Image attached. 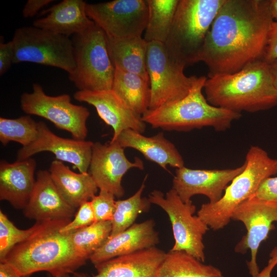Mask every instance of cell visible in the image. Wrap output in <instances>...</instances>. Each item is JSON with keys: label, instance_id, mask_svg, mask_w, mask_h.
Segmentation results:
<instances>
[{"label": "cell", "instance_id": "obj_1", "mask_svg": "<svg viewBox=\"0 0 277 277\" xmlns=\"http://www.w3.org/2000/svg\"><path fill=\"white\" fill-rule=\"evenodd\" d=\"M273 21L269 0H225L200 57L208 68V77L233 73L263 60Z\"/></svg>", "mask_w": 277, "mask_h": 277}, {"label": "cell", "instance_id": "obj_2", "mask_svg": "<svg viewBox=\"0 0 277 277\" xmlns=\"http://www.w3.org/2000/svg\"><path fill=\"white\" fill-rule=\"evenodd\" d=\"M204 89L211 105L240 113L256 112L277 105V89L270 64L263 60L233 73L209 77Z\"/></svg>", "mask_w": 277, "mask_h": 277}, {"label": "cell", "instance_id": "obj_3", "mask_svg": "<svg viewBox=\"0 0 277 277\" xmlns=\"http://www.w3.org/2000/svg\"><path fill=\"white\" fill-rule=\"evenodd\" d=\"M70 221L45 222L30 238L16 245L4 261L26 277L40 271L48 272L52 277L73 274L87 260L73 249L70 233L60 231Z\"/></svg>", "mask_w": 277, "mask_h": 277}, {"label": "cell", "instance_id": "obj_4", "mask_svg": "<svg viewBox=\"0 0 277 277\" xmlns=\"http://www.w3.org/2000/svg\"><path fill=\"white\" fill-rule=\"evenodd\" d=\"M207 78L205 76L198 77L187 96L148 109L142 115V120L152 128L165 130L188 131L205 127L219 131L229 129L232 122L242 115L208 103L202 92Z\"/></svg>", "mask_w": 277, "mask_h": 277}, {"label": "cell", "instance_id": "obj_5", "mask_svg": "<svg viewBox=\"0 0 277 277\" xmlns=\"http://www.w3.org/2000/svg\"><path fill=\"white\" fill-rule=\"evenodd\" d=\"M225 0H180L166 48L185 68L200 62L207 34Z\"/></svg>", "mask_w": 277, "mask_h": 277}, {"label": "cell", "instance_id": "obj_6", "mask_svg": "<svg viewBox=\"0 0 277 277\" xmlns=\"http://www.w3.org/2000/svg\"><path fill=\"white\" fill-rule=\"evenodd\" d=\"M244 169L228 185L217 202L201 205L197 215L214 231L223 229L236 208L252 196L266 179L277 174V159L261 147L252 146L247 152Z\"/></svg>", "mask_w": 277, "mask_h": 277}, {"label": "cell", "instance_id": "obj_7", "mask_svg": "<svg viewBox=\"0 0 277 277\" xmlns=\"http://www.w3.org/2000/svg\"><path fill=\"white\" fill-rule=\"evenodd\" d=\"M75 68L69 80L80 91L109 90L115 67L109 55L105 33L95 23L72 39Z\"/></svg>", "mask_w": 277, "mask_h": 277}, {"label": "cell", "instance_id": "obj_8", "mask_svg": "<svg viewBox=\"0 0 277 277\" xmlns=\"http://www.w3.org/2000/svg\"><path fill=\"white\" fill-rule=\"evenodd\" d=\"M13 64L30 62L62 69L71 74L75 68L72 39L34 26L17 29L11 40Z\"/></svg>", "mask_w": 277, "mask_h": 277}, {"label": "cell", "instance_id": "obj_9", "mask_svg": "<svg viewBox=\"0 0 277 277\" xmlns=\"http://www.w3.org/2000/svg\"><path fill=\"white\" fill-rule=\"evenodd\" d=\"M146 68L150 88L149 109L183 98L198 77L186 75L185 67L174 62L165 44L159 42L147 43Z\"/></svg>", "mask_w": 277, "mask_h": 277}, {"label": "cell", "instance_id": "obj_10", "mask_svg": "<svg viewBox=\"0 0 277 277\" xmlns=\"http://www.w3.org/2000/svg\"><path fill=\"white\" fill-rule=\"evenodd\" d=\"M151 204L160 207L168 214L174 244L170 251H184L202 262L205 261L203 236L209 228L197 215L192 201L184 203L172 188L164 194L154 190L148 195Z\"/></svg>", "mask_w": 277, "mask_h": 277}, {"label": "cell", "instance_id": "obj_11", "mask_svg": "<svg viewBox=\"0 0 277 277\" xmlns=\"http://www.w3.org/2000/svg\"><path fill=\"white\" fill-rule=\"evenodd\" d=\"M32 92L21 96V107L26 113L43 117L59 129L69 132L72 138L85 140L87 135L88 109L71 103L69 94L50 96L38 83L32 85Z\"/></svg>", "mask_w": 277, "mask_h": 277}, {"label": "cell", "instance_id": "obj_12", "mask_svg": "<svg viewBox=\"0 0 277 277\" xmlns=\"http://www.w3.org/2000/svg\"><path fill=\"white\" fill-rule=\"evenodd\" d=\"M87 16L109 37L142 36L148 17L144 0H114L86 4Z\"/></svg>", "mask_w": 277, "mask_h": 277}, {"label": "cell", "instance_id": "obj_13", "mask_svg": "<svg viewBox=\"0 0 277 277\" xmlns=\"http://www.w3.org/2000/svg\"><path fill=\"white\" fill-rule=\"evenodd\" d=\"M231 220L241 222L247 230L234 251L243 254L250 251V259L247 264L250 274L255 277L260 272L256 261L259 248L274 228L273 223L277 222V202L251 196L236 208Z\"/></svg>", "mask_w": 277, "mask_h": 277}, {"label": "cell", "instance_id": "obj_14", "mask_svg": "<svg viewBox=\"0 0 277 277\" xmlns=\"http://www.w3.org/2000/svg\"><path fill=\"white\" fill-rule=\"evenodd\" d=\"M124 149L117 141L106 144L93 143L92 148L89 173L100 190H106L115 197H122L125 193L122 185L123 177L130 169H144L140 158L130 161Z\"/></svg>", "mask_w": 277, "mask_h": 277}, {"label": "cell", "instance_id": "obj_15", "mask_svg": "<svg viewBox=\"0 0 277 277\" xmlns=\"http://www.w3.org/2000/svg\"><path fill=\"white\" fill-rule=\"evenodd\" d=\"M93 143L62 137L56 135L46 124L38 122V135L30 145L22 147L17 153V161L30 157L37 153L49 151L57 160L70 163L81 173L88 172Z\"/></svg>", "mask_w": 277, "mask_h": 277}, {"label": "cell", "instance_id": "obj_16", "mask_svg": "<svg viewBox=\"0 0 277 277\" xmlns=\"http://www.w3.org/2000/svg\"><path fill=\"white\" fill-rule=\"evenodd\" d=\"M245 167V163L226 169H193L184 166L176 169L172 188L184 203L190 201L195 195L202 194L209 199V203L214 204L222 198L229 184Z\"/></svg>", "mask_w": 277, "mask_h": 277}, {"label": "cell", "instance_id": "obj_17", "mask_svg": "<svg viewBox=\"0 0 277 277\" xmlns=\"http://www.w3.org/2000/svg\"><path fill=\"white\" fill-rule=\"evenodd\" d=\"M74 98L87 103L95 108L98 116L112 127L113 134L111 142H114L122 132L131 129L144 132L146 123L141 115L134 112L112 90L98 91L78 90Z\"/></svg>", "mask_w": 277, "mask_h": 277}, {"label": "cell", "instance_id": "obj_18", "mask_svg": "<svg viewBox=\"0 0 277 277\" xmlns=\"http://www.w3.org/2000/svg\"><path fill=\"white\" fill-rule=\"evenodd\" d=\"M25 216L36 222L71 220L76 209L63 198L49 171L36 173L35 185L30 199L23 209Z\"/></svg>", "mask_w": 277, "mask_h": 277}, {"label": "cell", "instance_id": "obj_19", "mask_svg": "<svg viewBox=\"0 0 277 277\" xmlns=\"http://www.w3.org/2000/svg\"><path fill=\"white\" fill-rule=\"evenodd\" d=\"M166 253L153 247L94 265L96 273L74 272V277H155Z\"/></svg>", "mask_w": 277, "mask_h": 277}, {"label": "cell", "instance_id": "obj_20", "mask_svg": "<svg viewBox=\"0 0 277 277\" xmlns=\"http://www.w3.org/2000/svg\"><path fill=\"white\" fill-rule=\"evenodd\" d=\"M154 227V221L150 219L134 223L122 232L109 237L90 256L91 262L94 265L117 256L155 247L160 239Z\"/></svg>", "mask_w": 277, "mask_h": 277}, {"label": "cell", "instance_id": "obj_21", "mask_svg": "<svg viewBox=\"0 0 277 277\" xmlns=\"http://www.w3.org/2000/svg\"><path fill=\"white\" fill-rule=\"evenodd\" d=\"M36 167V161L31 157L13 163L2 160L0 200L8 202L15 209H24L35 185Z\"/></svg>", "mask_w": 277, "mask_h": 277}, {"label": "cell", "instance_id": "obj_22", "mask_svg": "<svg viewBox=\"0 0 277 277\" xmlns=\"http://www.w3.org/2000/svg\"><path fill=\"white\" fill-rule=\"evenodd\" d=\"M87 3L83 0H63L45 11L33 26L69 37L81 33L94 24L87 16Z\"/></svg>", "mask_w": 277, "mask_h": 277}, {"label": "cell", "instance_id": "obj_23", "mask_svg": "<svg viewBox=\"0 0 277 277\" xmlns=\"http://www.w3.org/2000/svg\"><path fill=\"white\" fill-rule=\"evenodd\" d=\"M115 141L124 148H131L138 151L146 159L167 171L168 166L176 169L184 166L182 156L175 145L165 138L163 132L148 137L127 129L122 132Z\"/></svg>", "mask_w": 277, "mask_h": 277}, {"label": "cell", "instance_id": "obj_24", "mask_svg": "<svg viewBox=\"0 0 277 277\" xmlns=\"http://www.w3.org/2000/svg\"><path fill=\"white\" fill-rule=\"evenodd\" d=\"M49 171L63 198L75 209L96 195L98 188L89 173H76L57 160L51 162Z\"/></svg>", "mask_w": 277, "mask_h": 277}, {"label": "cell", "instance_id": "obj_25", "mask_svg": "<svg viewBox=\"0 0 277 277\" xmlns=\"http://www.w3.org/2000/svg\"><path fill=\"white\" fill-rule=\"evenodd\" d=\"M106 36L109 55L115 67L140 75L149 81L146 68L147 42L144 38Z\"/></svg>", "mask_w": 277, "mask_h": 277}, {"label": "cell", "instance_id": "obj_26", "mask_svg": "<svg viewBox=\"0 0 277 277\" xmlns=\"http://www.w3.org/2000/svg\"><path fill=\"white\" fill-rule=\"evenodd\" d=\"M111 90L138 115L149 109V81L140 75L115 68Z\"/></svg>", "mask_w": 277, "mask_h": 277}, {"label": "cell", "instance_id": "obj_27", "mask_svg": "<svg viewBox=\"0 0 277 277\" xmlns=\"http://www.w3.org/2000/svg\"><path fill=\"white\" fill-rule=\"evenodd\" d=\"M155 277H225L217 267L203 262L184 251H169Z\"/></svg>", "mask_w": 277, "mask_h": 277}, {"label": "cell", "instance_id": "obj_28", "mask_svg": "<svg viewBox=\"0 0 277 277\" xmlns=\"http://www.w3.org/2000/svg\"><path fill=\"white\" fill-rule=\"evenodd\" d=\"M180 0H146L148 17L144 39L165 44Z\"/></svg>", "mask_w": 277, "mask_h": 277}, {"label": "cell", "instance_id": "obj_29", "mask_svg": "<svg viewBox=\"0 0 277 277\" xmlns=\"http://www.w3.org/2000/svg\"><path fill=\"white\" fill-rule=\"evenodd\" d=\"M146 175L137 191L129 198L115 201V209L111 220L112 230L109 237H113L129 228L134 223L138 215L150 209L148 198L142 197L145 187Z\"/></svg>", "mask_w": 277, "mask_h": 277}, {"label": "cell", "instance_id": "obj_30", "mask_svg": "<svg viewBox=\"0 0 277 277\" xmlns=\"http://www.w3.org/2000/svg\"><path fill=\"white\" fill-rule=\"evenodd\" d=\"M111 230V221L95 222L70 233L71 243L75 252L87 260L107 241Z\"/></svg>", "mask_w": 277, "mask_h": 277}, {"label": "cell", "instance_id": "obj_31", "mask_svg": "<svg viewBox=\"0 0 277 277\" xmlns=\"http://www.w3.org/2000/svg\"><path fill=\"white\" fill-rule=\"evenodd\" d=\"M38 135V122L29 115L11 119L0 117V141L3 146L15 142L26 147L32 143Z\"/></svg>", "mask_w": 277, "mask_h": 277}, {"label": "cell", "instance_id": "obj_32", "mask_svg": "<svg viewBox=\"0 0 277 277\" xmlns=\"http://www.w3.org/2000/svg\"><path fill=\"white\" fill-rule=\"evenodd\" d=\"M45 222H36L31 228H17L0 210V262L4 261L10 251L17 245L26 241L38 231Z\"/></svg>", "mask_w": 277, "mask_h": 277}, {"label": "cell", "instance_id": "obj_33", "mask_svg": "<svg viewBox=\"0 0 277 277\" xmlns=\"http://www.w3.org/2000/svg\"><path fill=\"white\" fill-rule=\"evenodd\" d=\"M115 197L111 193L100 190L99 194L90 201L95 222L112 220L115 209Z\"/></svg>", "mask_w": 277, "mask_h": 277}, {"label": "cell", "instance_id": "obj_34", "mask_svg": "<svg viewBox=\"0 0 277 277\" xmlns=\"http://www.w3.org/2000/svg\"><path fill=\"white\" fill-rule=\"evenodd\" d=\"M95 222V216L90 201H87L80 206L73 219L63 226L61 228L60 231L70 233L88 226Z\"/></svg>", "mask_w": 277, "mask_h": 277}, {"label": "cell", "instance_id": "obj_35", "mask_svg": "<svg viewBox=\"0 0 277 277\" xmlns=\"http://www.w3.org/2000/svg\"><path fill=\"white\" fill-rule=\"evenodd\" d=\"M258 199L277 202V177H269L260 185L252 195Z\"/></svg>", "mask_w": 277, "mask_h": 277}, {"label": "cell", "instance_id": "obj_36", "mask_svg": "<svg viewBox=\"0 0 277 277\" xmlns=\"http://www.w3.org/2000/svg\"><path fill=\"white\" fill-rule=\"evenodd\" d=\"M277 60V22L273 21L269 30L263 61L270 64Z\"/></svg>", "mask_w": 277, "mask_h": 277}, {"label": "cell", "instance_id": "obj_37", "mask_svg": "<svg viewBox=\"0 0 277 277\" xmlns=\"http://www.w3.org/2000/svg\"><path fill=\"white\" fill-rule=\"evenodd\" d=\"M0 43V75H3L13 64L14 56L13 45L12 41Z\"/></svg>", "mask_w": 277, "mask_h": 277}, {"label": "cell", "instance_id": "obj_38", "mask_svg": "<svg viewBox=\"0 0 277 277\" xmlns=\"http://www.w3.org/2000/svg\"><path fill=\"white\" fill-rule=\"evenodd\" d=\"M53 2V0H28L23 9V16L25 18L33 17L39 10Z\"/></svg>", "mask_w": 277, "mask_h": 277}, {"label": "cell", "instance_id": "obj_39", "mask_svg": "<svg viewBox=\"0 0 277 277\" xmlns=\"http://www.w3.org/2000/svg\"><path fill=\"white\" fill-rule=\"evenodd\" d=\"M0 277H26L21 274L10 264L0 262Z\"/></svg>", "mask_w": 277, "mask_h": 277}, {"label": "cell", "instance_id": "obj_40", "mask_svg": "<svg viewBox=\"0 0 277 277\" xmlns=\"http://www.w3.org/2000/svg\"><path fill=\"white\" fill-rule=\"evenodd\" d=\"M277 265V258H270L267 265L255 277H271V272Z\"/></svg>", "mask_w": 277, "mask_h": 277}, {"label": "cell", "instance_id": "obj_41", "mask_svg": "<svg viewBox=\"0 0 277 277\" xmlns=\"http://www.w3.org/2000/svg\"><path fill=\"white\" fill-rule=\"evenodd\" d=\"M270 68L273 84L275 88L277 89V60L270 64Z\"/></svg>", "mask_w": 277, "mask_h": 277}, {"label": "cell", "instance_id": "obj_42", "mask_svg": "<svg viewBox=\"0 0 277 277\" xmlns=\"http://www.w3.org/2000/svg\"><path fill=\"white\" fill-rule=\"evenodd\" d=\"M269 9L273 19H277V0H269Z\"/></svg>", "mask_w": 277, "mask_h": 277}, {"label": "cell", "instance_id": "obj_43", "mask_svg": "<svg viewBox=\"0 0 277 277\" xmlns=\"http://www.w3.org/2000/svg\"><path fill=\"white\" fill-rule=\"evenodd\" d=\"M270 258H277V246H275L270 253Z\"/></svg>", "mask_w": 277, "mask_h": 277}, {"label": "cell", "instance_id": "obj_44", "mask_svg": "<svg viewBox=\"0 0 277 277\" xmlns=\"http://www.w3.org/2000/svg\"><path fill=\"white\" fill-rule=\"evenodd\" d=\"M49 277H52V276L49 275ZM60 277H74V276L73 275V274H65V275H64L63 276H61Z\"/></svg>", "mask_w": 277, "mask_h": 277}]
</instances>
